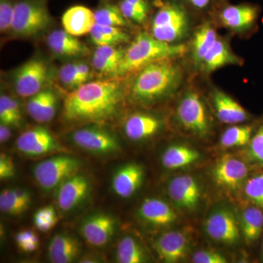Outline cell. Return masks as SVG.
Returning a JSON list of instances; mask_svg holds the SVG:
<instances>
[{"instance_id": "11", "label": "cell", "mask_w": 263, "mask_h": 263, "mask_svg": "<svg viewBox=\"0 0 263 263\" xmlns=\"http://www.w3.org/2000/svg\"><path fill=\"white\" fill-rule=\"evenodd\" d=\"M208 235L218 242L232 245L240 238L238 223L233 213L226 209L214 212L205 221Z\"/></svg>"}, {"instance_id": "36", "label": "cell", "mask_w": 263, "mask_h": 263, "mask_svg": "<svg viewBox=\"0 0 263 263\" xmlns=\"http://www.w3.org/2000/svg\"><path fill=\"white\" fill-rule=\"evenodd\" d=\"M58 221V216L56 212V209L53 205H47L41 208L37 211L34 215V224L36 228L40 231H49Z\"/></svg>"}, {"instance_id": "3", "label": "cell", "mask_w": 263, "mask_h": 263, "mask_svg": "<svg viewBox=\"0 0 263 263\" xmlns=\"http://www.w3.org/2000/svg\"><path fill=\"white\" fill-rule=\"evenodd\" d=\"M186 51L182 44L162 42L152 34L141 33L124 52L117 76L137 72L152 62L181 56Z\"/></svg>"}, {"instance_id": "17", "label": "cell", "mask_w": 263, "mask_h": 263, "mask_svg": "<svg viewBox=\"0 0 263 263\" xmlns=\"http://www.w3.org/2000/svg\"><path fill=\"white\" fill-rule=\"evenodd\" d=\"M155 249L159 257L164 262H179L187 252L188 240L186 236L179 232H168L156 240Z\"/></svg>"}, {"instance_id": "45", "label": "cell", "mask_w": 263, "mask_h": 263, "mask_svg": "<svg viewBox=\"0 0 263 263\" xmlns=\"http://www.w3.org/2000/svg\"><path fill=\"white\" fill-rule=\"evenodd\" d=\"M92 65L95 69L104 76H117L119 67L101 57L93 54Z\"/></svg>"}, {"instance_id": "15", "label": "cell", "mask_w": 263, "mask_h": 263, "mask_svg": "<svg viewBox=\"0 0 263 263\" xmlns=\"http://www.w3.org/2000/svg\"><path fill=\"white\" fill-rule=\"evenodd\" d=\"M171 200L181 209H195L200 198V188L193 176H179L171 180L168 185Z\"/></svg>"}, {"instance_id": "48", "label": "cell", "mask_w": 263, "mask_h": 263, "mask_svg": "<svg viewBox=\"0 0 263 263\" xmlns=\"http://www.w3.org/2000/svg\"><path fill=\"white\" fill-rule=\"evenodd\" d=\"M9 126L1 124L0 125V142L4 143L8 141L11 137V131L9 129Z\"/></svg>"}, {"instance_id": "8", "label": "cell", "mask_w": 263, "mask_h": 263, "mask_svg": "<svg viewBox=\"0 0 263 263\" xmlns=\"http://www.w3.org/2000/svg\"><path fill=\"white\" fill-rule=\"evenodd\" d=\"M48 65L38 59L25 62L15 71L14 86L17 94L22 98H30L42 91L47 81Z\"/></svg>"}, {"instance_id": "6", "label": "cell", "mask_w": 263, "mask_h": 263, "mask_svg": "<svg viewBox=\"0 0 263 263\" xmlns=\"http://www.w3.org/2000/svg\"><path fill=\"white\" fill-rule=\"evenodd\" d=\"M81 161L69 155H59L39 162L33 171L34 179L44 191L51 192L78 174Z\"/></svg>"}, {"instance_id": "4", "label": "cell", "mask_w": 263, "mask_h": 263, "mask_svg": "<svg viewBox=\"0 0 263 263\" xmlns=\"http://www.w3.org/2000/svg\"><path fill=\"white\" fill-rule=\"evenodd\" d=\"M51 22L46 0H18L11 32L19 37H33L47 29Z\"/></svg>"}, {"instance_id": "41", "label": "cell", "mask_w": 263, "mask_h": 263, "mask_svg": "<svg viewBox=\"0 0 263 263\" xmlns=\"http://www.w3.org/2000/svg\"><path fill=\"white\" fill-rule=\"evenodd\" d=\"M124 52L125 51L116 48L115 46H98L95 49L94 54L117 66L119 69V66L124 59Z\"/></svg>"}, {"instance_id": "40", "label": "cell", "mask_w": 263, "mask_h": 263, "mask_svg": "<svg viewBox=\"0 0 263 263\" xmlns=\"http://www.w3.org/2000/svg\"><path fill=\"white\" fill-rule=\"evenodd\" d=\"M15 243L24 252H32L39 247V238L32 230H26L19 232L15 235Z\"/></svg>"}, {"instance_id": "34", "label": "cell", "mask_w": 263, "mask_h": 263, "mask_svg": "<svg viewBox=\"0 0 263 263\" xmlns=\"http://www.w3.org/2000/svg\"><path fill=\"white\" fill-rule=\"evenodd\" d=\"M22 120L19 104L15 99L5 95L0 97V121L7 126L20 125Z\"/></svg>"}, {"instance_id": "46", "label": "cell", "mask_w": 263, "mask_h": 263, "mask_svg": "<svg viewBox=\"0 0 263 263\" xmlns=\"http://www.w3.org/2000/svg\"><path fill=\"white\" fill-rule=\"evenodd\" d=\"M15 167L13 159L9 156L2 153L0 155V179H10L14 177Z\"/></svg>"}, {"instance_id": "13", "label": "cell", "mask_w": 263, "mask_h": 263, "mask_svg": "<svg viewBox=\"0 0 263 263\" xmlns=\"http://www.w3.org/2000/svg\"><path fill=\"white\" fill-rule=\"evenodd\" d=\"M248 167L245 162L231 156H224L214 166L213 179L221 187L237 189L248 176Z\"/></svg>"}, {"instance_id": "19", "label": "cell", "mask_w": 263, "mask_h": 263, "mask_svg": "<svg viewBox=\"0 0 263 263\" xmlns=\"http://www.w3.org/2000/svg\"><path fill=\"white\" fill-rule=\"evenodd\" d=\"M47 44L53 53L62 57H84L89 52L86 45L65 29H57L50 33L47 37Z\"/></svg>"}, {"instance_id": "21", "label": "cell", "mask_w": 263, "mask_h": 263, "mask_svg": "<svg viewBox=\"0 0 263 263\" xmlns=\"http://www.w3.org/2000/svg\"><path fill=\"white\" fill-rule=\"evenodd\" d=\"M212 102L218 119L224 124H240L248 118L245 109L224 91L214 90Z\"/></svg>"}, {"instance_id": "37", "label": "cell", "mask_w": 263, "mask_h": 263, "mask_svg": "<svg viewBox=\"0 0 263 263\" xmlns=\"http://www.w3.org/2000/svg\"><path fill=\"white\" fill-rule=\"evenodd\" d=\"M245 190L247 198L257 207L263 209V173L249 179Z\"/></svg>"}, {"instance_id": "10", "label": "cell", "mask_w": 263, "mask_h": 263, "mask_svg": "<svg viewBox=\"0 0 263 263\" xmlns=\"http://www.w3.org/2000/svg\"><path fill=\"white\" fill-rule=\"evenodd\" d=\"M16 148L24 155L37 157L62 150L53 135L44 127L32 128L17 138Z\"/></svg>"}, {"instance_id": "42", "label": "cell", "mask_w": 263, "mask_h": 263, "mask_svg": "<svg viewBox=\"0 0 263 263\" xmlns=\"http://www.w3.org/2000/svg\"><path fill=\"white\" fill-rule=\"evenodd\" d=\"M60 79L62 84L70 89H76L81 86L78 76L76 62L67 63L62 66L60 70Z\"/></svg>"}, {"instance_id": "5", "label": "cell", "mask_w": 263, "mask_h": 263, "mask_svg": "<svg viewBox=\"0 0 263 263\" xmlns=\"http://www.w3.org/2000/svg\"><path fill=\"white\" fill-rule=\"evenodd\" d=\"M188 29V16L182 7L167 3L154 17L152 34L162 42L176 43L186 35Z\"/></svg>"}, {"instance_id": "9", "label": "cell", "mask_w": 263, "mask_h": 263, "mask_svg": "<svg viewBox=\"0 0 263 263\" xmlns=\"http://www.w3.org/2000/svg\"><path fill=\"white\" fill-rule=\"evenodd\" d=\"M71 139L79 148L97 155H110L120 148L117 138L100 127L81 128L72 133Z\"/></svg>"}, {"instance_id": "27", "label": "cell", "mask_w": 263, "mask_h": 263, "mask_svg": "<svg viewBox=\"0 0 263 263\" xmlns=\"http://www.w3.org/2000/svg\"><path fill=\"white\" fill-rule=\"evenodd\" d=\"M31 195L22 189H6L0 195L1 212L10 216H18L29 209Z\"/></svg>"}, {"instance_id": "1", "label": "cell", "mask_w": 263, "mask_h": 263, "mask_svg": "<svg viewBox=\"0 0 263 263\" xmlns=\"http://www.w3.org/2000/svg\"><path fill=\"white\" fill-rule=\"evenodd\" d=\"M120 81L105 79L81 85L65 98L63 118L71 123H103L117 114L122 103Z\"/></svg>"}, {"instance_id": "32", "label": "cell", "mask_w": 263, "mask_h": 263, "mask_svg": "<svg viewBox=\"0 0 263 263\" xmlns=\"http://www.w3.org/2000/svg\"><path fill=\"white\" fill-rule=\"evenodd\" d=\"M117 259L120 263H142L146 260L144 249L134 238L125 236L119 241Z\"/></svg>"}, {"instance_id": "18", "label": "cell", "mask_w": 263, "mask_h": 263, "mask_svg": "<svg viewBox=\"0 0 263 263\" xmlns=\"http://www.w3.org/2000/svg\"><path fill=\"white\" fill-rule=\"evenodd\" d=\"M257 15L258 10L253 5H230L221 12L220 21L227 28L243 32L254 25Z\"/></svg>"}, {"instance_id": "35", "label": "cell", "mask_w": 263, "mask_h": 263, "mask_svg": "<svg viewBox=\"0 0 263 263\" xmlns=\"http://www.w3.org/2000/svg\"><path fill=\"white\" fill-rule=\"evenodd\" d=\"M252 131L253 129L249 125L230 127L221 136V146L226 148L245 146L250 141Z\"/></svg>"}, {"instance_id": "29", "label": "cell", "mask_w": 263, "mask_h": 263, "mask_svg": "<svg viewBox=\"0 0 263 263\" xmlns=\"http://www.w3.org/2000/svg\"><path fill=\"white\" fill-rule=\"evenodd\" d=\"M217 39V33L211 24H203L197 29L192 43L193 61L197 66L201 65L204 57Z\"/></svg>"}, {"instance_id": "47", "label": "cell", "mask_w": 263, "mask_h": 263, "mask_svg": "<svg viewBox=\"0 0 263 263\" xmlns=\"http://www.w3.org/2000/svg\"><path fill=\"white\" fill-rule=\"evenodd\" d=\"M78 76L81 85L86 84L90 78V68L89 66L83 62H76Z\"/></svg>"}, {"instance_id": "26", "label": "cell", "mask_w": 263, "mask_h": 263, "mask_svg": "<svg viewBox=\"0 0 263 263\" xmlns=\"http://www.w3.org/2000/svg\"><path fill=\"white\" fill-rule=\"evenodd\" d=\"M238 62L239 59L233 53L229 46L224 41L218 38L204 57L200 66L205 72L210 73L221 67L234 65Z\"/></svg>"}, {"instance_id": "25", "label": "cell", "mask_w": 263, "mask_h": 263, "mask_svg": "<svg viewBox=\"0 0 263 263\" xmlns=\"http://www.w3.org/2000/svg\"><path fill=\"white\" fill-rule=\"evenodd\" d=\"M80 252L79 241L73 237L64 233L54 235L48 247V257L53 263L73 262Z\"/></svg>"}, {"instance_id": "49", "label": "cell", "mask_w": 263, "mask_h": 263, "mask_svg": "<svg viewBox=\"0 0 263 263\" xmlns=\"http://www.w3.org/2000/svg\"><path fill=\"white\" fill-rule=\"evenodd\" d=\"M126 1L134 5V6H136L138 9L141 10L142 11L148 13V5L145 0H126Z\"/></svg>"}, {"instance_id": "31", "label": "cell", "mask_w": 263, "mask_h": 263, "mask_svg": "<svg viewBox=\"0 0 263 263\" xmlns=\"http://www.w3.org/2000/svg\"><path fill=\"white\" fill-rule=\"evenodd\" d=\"M241 231L248 243L258 239L263 229V213L258 208H249L241 216Z\"/></svg>"}, {"instance_id": "44", "label": "cell", "mask_w": 263, "mask_h": 263, "mask_svg": "<svg viewBox=\"0 0 263 263\" xmlns=\"http://www.w3.org/2000/svg\"><path fill=\"white\" fill-rule=\"evenodd\" d=\"M195 263H226L227 259L222 254L214 251H199L193 257Z\"/></svg>"}, {"instance_id": "7", "label": "cell", "mask_w": 263, "mask_h": 263, "mask_svg": "<svg viewBox=\"0 0 263 263\" xmlns=\"http://www.w3.org/2000/svg\"><path fill=\"white\" fill-rule=\"evenodd\" d=\"M177 117L185 129L197 136L204 137L210 132L206 109L196 92L190 91L183 97L177 108Z\"/></svg>"}, {"instance_id": "2", "label": "cell", "mask_w": 263, "mask_h": 263, "mask_svg": "<svg viewBox=\"0 0 263 263\" xmlns=\"http://www.w3.org/2000/svg\"><path fill=\"white\" fill-rule=\"evenodd\" d=\"M171 60L152 62L138 71L130 89L135 101L152 103L176 91L182 80V72Z\"/></svg>"}, {"instance_id": "43", "label": "cell", "mask_w": 263, "mask_h": 263, "mask_svg": "<svg viewBox=\"0 0 263 263\" xmlns=\"http://www.w3.org/2000/svg\"><path fill=\"white\" fill-rule=\"evenodd\" d=\"M119 8L122 10L124 16L127 19L133 21L136 23H142L146 20L147 13L138 9L126 0H123L119 5Z\"/></svg>"}, {"instance_id": "30", "label": "cell", "mask_w": 263, "mask_h": 263, "mask_svg": "<svg viewBox=\"0 0 263 263\" xmlns=\"http://www.w3.org/2000/svg\"><path fill=\"white\" fill-rule=\"evenodd\" d=\"M89 34L91 42L97 46H116L129 41V34L120 27L100 26L95 24Z\"/></svg>"}, {"instance_id": "20", "label": "cell", "mask_w": 263, "mask_h": 263, "mask_svg": "<svg viewBox=\"0 0 263 263\" xmlns=\"http://www.w3.org/2000/svg\"><path fill=\"white\" fill-rule=\"evenodd\" d=\"M62 23L66 32L80 37L91 32L95 24L94 12L81 5L71 7L62 15Z\"/></svg>"}, {"instance_id": "38", "label": "cell", "mask_w": 263, "mask_h": 263, "mask_svg": "<svg viewBox=\"0 0 263 263\" xmlns=\"http://www.w3.org/2000/svg\"><path fill=\"white\" fill-rule=\"evenodd\" d=\"M16 3L17 0H0V31L2 33L11 31Z\"/></svg>"}, {"instance_id": "33", "label": "cell", "mask_w": 263, "mask_h": 263, "mask_svg": "<svg viewBox=\"0 0 263 263\" xmlns=\"http://www.w3.org/2000/svg\"><path fill=\"white\" fill-rule=\"evenodd\" d=\"M95 22L100 26L122 27L128 24L120 8L114 5H103L95 12Z\"/></svg>"}, {"instance_id": "16", "label": "cell", "mask_w": 263, "mask_h": 263, "mask_svg": "<svg viewBox=\"0 0 263 263\" xmlns=\"http://www.w3.org/2000/svg\"><path fill=\"white\" fill-rule=\"evenodd\" d=\"M144 178L143 167L138 164H125L114 174L112 188L118 196L128 198L141 187Z\"/></svg>"}, {"instance_id": "14", "label": "cell", "mask_w": 263, "mask_h": 263, "mask_svg": "<svg viewBox=\"0 0 263 263\" xmlns=\"http://www.w3.org/2000/svg\"><path fill=\"white\" fill-rule=\"evenodd\" d=\"M115 219L105 214H97L86 218L81 226L85 240L94 247H103L108 243L115 230Z\"/></svg>"}, {"instance_id": "50", "label": "cell", "mask_w": 263, "mask_h": 263, "mask_svg": "<svg viewBox=\"0 0 263 263\" xmlns=\"http://www.w3.org/2000/svg\"><path fill=\"white\" fill-rule=\"evenodd\" d=\"M194 8L197 9H203L209 5L212 0H186Z\"/></svg>"}, {"instance_id": "12", "label": "cell", "mask_w": 263, "mask_h": 263, "mask_svg": "<svg viewBox=\"0 0 263 263\" xmlns=\"http://www.w3.org/2000/svg\"><path fill=\"white\" fill-rule=\"evenodd\" d=\"M89 180L84 175L76 174L66 180L57 190V202L64 212L73 210L84 201L90 191Z\"/></svg>"}, {"instance_id": "23", "label": "cell", "mask_w": 263, "mask_h": 263, "mask_svg": "<svg viewBox=\"0 0 263 263\" xmlns=\"http://www.w3.org/2000/svg\"><path fill=\"white\" fill-rule=\"evenodd\" d=\"M58 100L52 90L46 89L29 98L27 105L29 115L38 123L51 122L57 113Z\"/></svg>"}, {"instance_id": "39", "label": "cell", "mask_w": 263, "mask_h": 263, "mask_svg": "<svg viewBox=\"0 0 263 263\" xmlns=\"http://www.w3.org/2000/svg\"><path fill=\"white\" fill-rule=\"evenodd\" d=\"M248 155L252 162L263 165V122L249 141Z\"/></svg>"}, {"instance_id": "28", "label": "cell", "mask_w": 263, "mask_h": 263, "mask_svg": "<svg viewBox=\"0 0 263 263\" xmlns=\"http://www.w3.org/2000/svg\"><path fill=\"white\" fill-rule=\"evenodd\" d=\"M200 158V154L195 148L186 145H173L162 155V162L165 168H182L193 164Z\"/></svg>"}, {"instance_id": "22", "label": "cell", "mask_w": 263, "mask_h": 263, "mask_svg": "<svg viewBox=\"0 0 263 263\" xmlns=\"http://www.w3.org/2000/svg\"><path fill=\"white\" fill-rule=\"evenodd\" d=\"M138 214L143 221L155 227L169 226L177 219L172 208L157 198L146 199L140 207Z\"/></svg>"}, {"instance_id": "24", "label": "cell", "mask_w": 263, "mask_h": 263, "mask_svg": "<svg viewBox=\"0 0 263 263\" xmlns=\"http://www.w3.org/2000/svg\"><path fill=\"white\" fill-rule=\"evenodd\" d=\"M161 125L160 119L154 116L134 114L126 121L124 132L132 141H139L153 136L160 130Z\"/></svg>"}]
</instances>
